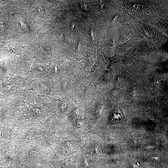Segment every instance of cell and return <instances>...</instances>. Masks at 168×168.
Here are the masks:
<instances>
[{"mask_svg":"<svg viewBox=\"0 0 168 168\" xmlns=\"http://www.w3.org/2000/svg\"><path fill=\"white\" fill-rule=\"evenodd\" d=\"M20 46L22 48H24V47H26V48H28V49H30L29 48H28L27 47H26V46H22V45H20Z\"/></svg>","mask_w":168,"mask_h":168,"instance_id":"1","label":"cell"}]
</instances>
